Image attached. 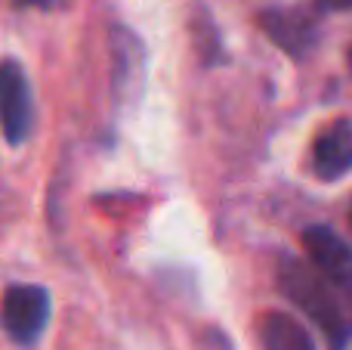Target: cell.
<instances>
[{"label":"cell","mask_w":352,"mask_h":350,"mask_svg":"<svg viewBox=\"0 0 352 350\" xmlns=\"http://www.w3.org/2000/svg\"><path fill=\"white\" fill-rule=\"evenodd\" d=\"M278 285L322 329L331 347L346 350V344L352 341V295L331 285L324 276H318L309 264H300L291 258L281 260Z\"/></svg>","instance_id":"obj_1"},{"label":"cell","mask_w":352,"mask_h":350,"mask_svg":"<svg viewBox=\"0 0 352 350\" xmlns=\"http://www.w3.org/2000/svg\"><path fill=\"white\" fill-rule=\"evenodd\" d=\"M50 322V291L41 285H12L0 301V326L16 344L31 347L41 341Z\"/></svg>","instance_id":"obj_2"},{"label":"cell","mask_w":352,"mask_h":350,"mask_svg":"<svg viewBox=\"0 0 352 350\" xmlns=\"http://www.w3.org/2000/svg\"><path fill=\"white\" fill-rule=\"evenodd\" d=\"M312 171L322 180H340L352 171V121L340 118L312 140Z\"/></svg>","instance_id":"obj_6"},{"label":"cell","mask_w":352,"mask_h":350,"mask_svg":"<svg viewBox=\"0 0 352 350\" xmlns=\"http://www.w3.org/2000/svg\"><path fill=\"white\" fill-rule=\"evenodd\" d=\"M19 3H25V6H50L53 0H19Z\"/></svg>","instance_id":"obj_10"},{"label":"cell","mask_w":352,"mask_h":350,"mask_svg":"<svg viewBox=\"0 0 352 350\" xmlns=\"http://www.w3.org/2000/svg\"><path fill=\"white\" fill-rule=\"evenodd\" d=\"M34 127V93L16 59L0 62V130L10 146H22Z\"/></svg>","instance_id":"obj_3"},{"label":"cell","mask_w":352,"mask_h":350,"mask_svg":"<svg viewBox=\"0 0 352 350\" xmlns=\"http://www.w3.org/2000/svg\"><path fill=\"white\" fill-rule=\"evenodd\" d=\"M303 245L309 254V267L324 276L331 285H337L340 291L352 295V248L331 227H309L303 233Z\"/></svg>","instance_id":"obj_4"},{"label":"cell","mask_w":352,"mask_h":350,"mask_svg":"<svg viewBox=\"0 0 352 350\" xmlns=\"http://www.w3.org/2000/svg\"><path fill=\"white\" fill-rule=\"evenodd\" d=\"M349 59H352V56H349Z\"/></svg>","instance_id":"obj_12"},{"label":"cell","mask_w":352,"mask_h":350,"mask_svg":"<svg viewBox=\"0 0 352 350\" xmlns=\"http://www.w3.org/2000/svg\"><path fill=\"white\" fill-rule=\"evenodd\" d=\"M349 220H352V211H349Z\"/></svg>","instance_id":"obj_11"},{"label":"cell","mask_w":352,"mask_h":350,"mask_svg":"<svg viewBox=\"0 0 352 350\" xmlns=\"http://www.w3.org/2000/svg\"><path fill=\"white\" fill-rule=\"evenodd\" d=\"M111 78H115V99L121 105H133L142 93L146 78V47L130 28H111Z\"/></svg>","instance_id":"obj_5"},{"label":"cell","mask_w":352,"mask_h":350,"mask_svg":"<svg viewBox=\"0 0 352 350\" xmlns=\"http://www.w3.org/2000/svg\"><path fill=\"white\" fill-rule=\"evenodd\" d=\"M316 10H322V12H346L352 10V0H316Z\"/></svg>","instance_id":"obj_9"},{"label":"cell","mask_w":352,"mask_h":350,"mask_svg":"<svg viewBox=\"0 0 352 350\" xmlns=\"http://www.w3.org/2000/svg\"><path fill=\"white\" fill-rule=\"evenodd\" d=\"M260 22H263V31L291 56L309 53L318 34L316 19L306 10H269L260 16Z\"/></svg>","instance_id":"obj_7"},{"label":"cell","mask_w":352,"mask_h":350,"mask_svg":"<svg viewBox=\"0 0 352 350\" xmlns=\"http://www.w3.org/2000/svg\"><path fill=\"white\" fill-rule=\"evenodd\" d=\"M260 338L266 350H316L309 332L287 313H263Z\"/></svg>","instance_id":"obj_8"}]
</instances>
